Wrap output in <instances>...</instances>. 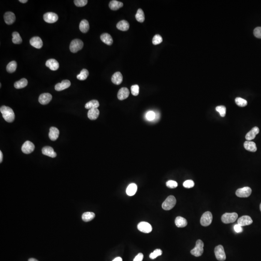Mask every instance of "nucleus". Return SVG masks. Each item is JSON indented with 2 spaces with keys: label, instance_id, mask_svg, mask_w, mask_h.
Listing matches in <instances>:
<instances>
[{
  "label": "nucleus",
  "instance_id": "1",
  "mask_svg": "<svg viewBox=\"0 0 261 261\" xmlns=\"http://www.w3.org/2000/svg\"><path fill=\"white\" fill-rule=\"evenodd\" d=\"M0 111L6 121L8 123H12L15 120V113L11 108L3 106L0 108Z\"/></svg>",
  "mask_w": 261,
  "mask_h": 261
},
{
  "label": "nucleus",
  "instance_id": "2",
  "mask_svg": "<svg viewBox=\"0 0 261 261\" xmlns=\"http://www.w3.org/2000/svg\"><path fill=\"white\" fill-rule=\"evenodd\" d=\"M204 244L201 240L199 239L196 242L195 247L190 251V253L195 257L201 256L204 252Z\"/></svg>",
  "mask_w": 261,
  "mask_h": 261
},
{
  "label": "nucleus",
  "instance_id": "3",
  "mask_svg": "<svg viewBox=\"0 0 261 261\" xmlns=\"http://www.w3.org/2000/svg\"><path fill=\"white\" fill-rule=\"evenodd\" d=\"M176 202V199L174 196H169L162 204V208L164 210H169L175 207Z\"/></svg>",
  "mask_w": 261,
  "mask_h": 261
},
{
  "label": "nucleus",
  "instance_id": "4",
  "mask_svg": "<svg viewBox=\"0 0 261 261\" xmlns=\"http://www.w3.org/2000/svg\"><path fill=\"white\" fill-rule=\"evenodd\" d=\"M238 217V214L237 213H226L222 217V222L225 224L233 223L235 222Z\"/></svg>",
  "mask_w": 261,
  "mask_h": 261
},
{
  "label": "nucleus",
  "instance_id": "5",
  "mask_svg": "<svg viewBox=\"0 0 261 261\" xmlns=\"http://www.w3.org/2000/svg\"><path fill=\"white\" fill-rule=\"evenodd\" d=\"M84 44L82 41L76 39L72 41L70 45V50L73 53H76L83 48Z\"/></svg>",
  "mask_w": 261,
  "mask_h": 261
},
{
  "label": "nucleus",
  "instance_id": "6",
  "mask_svg": "<svg viewBox=\"0 0 261 261\" xmlns=\"http://www.w3.org/2000/svg\"><path fill=\"white\" fill-rule=\"evenodd\" d=\"M212 214L210 211L205 212L200 219V223L203 226L210 225L212 222Z\"/></svg>",
  "mask_w": 261,
  "mask_h": 261
},
{
  "label": "nucleus",
  "instance_id": "7",
  "mask_svg": "<svg viewBox=\"0 0 261 261\" xmlns=\"http://www.w3.org/2000/svg\"><path fill=\"white\" fill-rule=\"evenodd\" d=\"M215 256L217 259L220 261H224L226 259V255L224 248L222 245H218L216 247L214 250Z\"/></svg>",
  "mask_w": 261,
  "mask_h": 261
},
{
  "label": "nucleus",
  "instance_id": "8",
  "mask_svg": "<svg viewBox=\"0 0 261 261\" xmlns=\"http://www.w3.org/2000/svg\"><path fill=\"white\" fill-rule=\"evenodd\" d=\"M252 190L251 188L249 187H245L242 188L238 189L236 191L235 194L237 196L241 198H246L248 197L252 193Z\"/></svg>",
  "mask_w": 261,
  "mask_h": 261
},
{
  "label": "nucleus",
  "instance_id": "9",
  "mask_svg": "<svg viewBox=\"0 0 261 261\" xmlns=\"http://www.w3.org/2000/svg\"><path fill=\"white\" fill-rule=\"evenodd\" d=\"M35 146L31 142L26 141L22 146L21 150L25 154L31 153L34 150Z\"/></svg>",
  "mask_w": 261,
  "mask_h": 261
},
{
  "label": "nucleus",
  "instance_id": "10",
  "mask_svg": "<svg viewBox=\"0 0 261 261\" xmlns=\"http://www.w3.org/2000/svg\"><path fill=\"white\" fill-rule=\"evenodd\" d=\"M44 20L47 23H53L58 20V16L53 12L46 13L44 15Z\"/></svg>",
  "mask_w": 261,
  "mask_h": 261
},
{
  "label": "nucleus",
  "instance_id": "11",
  "mask_svg": "<svg viewBox=\"0 0 261 261\" xmlns=\"http://www.w3.org/2000/svg\"><path fill=\"white\" fill-rule=\"evenodd\" d=\"M138 228L140 232L144 233H149L152 231V228L150 223L145 222H142L139 223Z\"/></svg>",
  "mask_w": 261,
  "mask_h": 261
},
{
  "label": "nucleus",
  "instance_id": "12",
  "mask_svg": "<svg viewBox=\"0 0 261 261\" xmlns=\"http://www.w3.org/2000/svg\"><path fill=\"white\" fill-rule=\"evenodd\" d=\"M52 99V96L49 93H44L40 95L39 102L42 105H47L51 102Z\"/></svg>",
  "mask_w": 261,
  "mask_h": 261
},
{
  "label": "nucleus",
  "instance_id": "13",
  "mask_svg": "<svg viewBox=\"0 0 261 261\" xmlns=\"http://www.w3.org/2000/svg\"><path fill=\"white\" fill-rule=\"evenodd\" d=\"M71 86V82L69 80H64L61 83H58L55 86V89L57 91H61L68 88Z\"/></svg>",
  "mask_w": 261,
  "mask_h": 261
},
{
  "label": "nucleus",
  "instance_id": "14",
  "mask_svg": "<svg viewBox=\"0 0 261 261\" xmlns=\"http://www.w3.org/2000/svg\"><path fill=\"white\" fill-rule=\"evenodd\" d=\"M30 44L31 46L37 49H40L42 47L43 41L39 37L35 36L31 38L30 41Z\"/></svg>",
  "mask_w": 261,
  "mask_h": 261
},
{
  "label": "nucleus",
  "instance_id": "15",
  "mask_svg": "<svg viewBox=\"0 0 261 261\" xmlns=\"http://www.w3.org/2000/svg\"><path fill=\"white\" fill-rule=\"evenodd\" d=\"M252 218L249 216H243L238 219L237 223L241 226L249 225L252 223Z\"/></svg>",
  "mask_w": 261,
  "mask_h": 261
},
{
  "label": "nucleus",
  "instance_id": "16",
  "mask_svg": "<svg viewBox=\"0 0 261 261\" xmlns=\"http://www.w3.org/2000/svg\"><path fill=\"white\" fill-rule=\"evenodd\" d=\"M129 94V90L127 88L123 87L118 91V98L120 100H123L128 98Z\"/></svg>",
  "mask_w": 261,
  "mask_h": 261
},
{
  "label": "nucleus",
  "instance_id": "17",
  "mask_svg": "<svg viewBox=\"0 0 261 261\" xmlns=\"http://www.w3.org/2000/svg\"><path fill=\"white\" fill-rule=\"evenodd\" d=\"M260 132L259 129L257 127H254L250 132L247 133L246 135V139L247 141H252L255 138L257 134H258Z\"/></svg>",
  "mask_w": 261,
  "mask_h": 261
},
{
  "label": "nucleus",
  "instance_id": "18",
  "mask_svg": "<svg viewBox=\"0 0 261 261\" xmlns=\"http://www.w3.org/2000/svg\"><path fill=\"white\" fill-rule=\"evenodd\" d=\"M43 154L50 157L51 158H55L57 156V154L55 152L53 148L49 146L44 147L42 150Z\"/></svg>",
  "mask_w": 261,
  "mask_h": 261
},
{
  "label": "nucleus",
  "instance_id": "19",
  "mask_svg": "<svg viewBox=\"0 0 261 261\" xmlns=\"http://www.w3.org/2000/svg\"><path fill=\"white\" fill-rule=\"evenodd\" d=\"M46 65L52 71H56L59 68L58 62L53 58L48 60L46 63Z\"/></svg>",
  "mask_w": 261,
  "mask_h": 261
},
{
  "label": "nucleus",
  "instance_id": "20",
  "mask_svg": "<svg viewBox=\"0 0 261 261\" xmlns=\"http://www.w3.org/2000/svg\"><path fill=\"white\" fill-rule=\"evenodd\" d=\"M4 21L7 24L11 25L14 23L16 20L15 14L11 12H7L4 15Z\"/></svg>",
  "mask_w": 261,
  "mask_h": 261
},
{
  "label": "nucleus",
  "instance_id": "21",
  "mask_svg": "<svg viewBox=\"0 0 261 261\" xmlns=\"http://www.w3.org/2000/svg\"><path fill=\"white\" fill-rule=\"evenodd\" d=\"M111 81L114 84L120 85L123 81V75L120 72H117L112 76Z\"/></svg>",
  "mask_w": 261,
  "mask_h": 261
},
{
  "label": "nucleus",
  "instance_id": "22",
  "mask_svg": "<svg viewBox=\"0 0 261 261\" xmlns=\"http://www.w3.org/2000/svg\"><path fill=\"white\" fill-rule=\"evenodd\" d=\"M60 134L59 130L58 128L52 127L50 128L49 133V138L52 141H55L57 139Z\"/></svg>",
  "mask_w": 261,
  "mask_h": 261
},
{
  "label": "nucleus",
  "instance_id": "23",
  "mask_svg": "<svg viewBox=\"0 0 261 261\" xmlns=\"http://www.w3.org/2000/svg\"><path fill=\"white\" fill-rule=\"evenodd\" d=\"M244 147L247 150L251 152H255L257 150V147L255 143L252 141L247 140L244 144Z\"/></svg>",
  "mask_w": 261,
  "mask_h": 261
},
{
  "label": "nucleus",
  "instance_id": "24",
  "mask_svg": "<svg viewBox=\"0 0 261 261\" xmlns=\"http://www.w3.org/2000/svg\"><path fill=\"white\" fill-rule=\"evenodd\" d=\"M100 38L103 42L106 44V45H111L113 42V38L110 34L108 33H104L101 35Z\"/></svg>",
  "mask_w": 261,
  "mask_h": 261
},
{
  "label": "nucleus",
  "instance_id": "25",
  "mask_svg": "<svg viewBox=\"0 0 261 261\" xmlns=\"http://www.w3.org/2000/svg\"><path fill=\"white\" fill-rule=\"evenodd\" d=\"M129 23L127 21L125 20L120 21L117 23V29L122 31H126L129 29Z\"/></svg>",
  "mask_w": 261,
  "mask_h": 261
},
{
  "label": "nucleus",
  "instance_id": "26",
  "mask_svg": "<svg viewBox=\"0 0 261 261\" xmlns=\"http://www.w3.org/2000/svg\"><path fill=\"white\" fill-rule=\"evenodd\" d=\"M100 111L98 108H93L88 110V117L91 120H95L99 116Z\"/></svg>",
  "mask_w": 261,
  "mask_h": 261
},
{
  "label": "nucleus",
  "instance_id": "27",
  "mask_svg": "<svg viewBox=\"0 0 261 261\" xmlns=\"http://www.w3.org/2000/svg\"><path fill=\"white\" fill-rule=\"evenodd\" d=\"M175 225L179 228H183V227H185L188 224V222L186 220L185 218L180 216L177 217L175 218Z\"/></svg>",
  "mask_w": 261,
  "mask_h": 261
},
{
  "label": "nucleus",
  "instance_id": "28",
  "mask_svg": "<svg viewBox=\"0 0 261 261\" xmlns=\"http://www.w3.org/2000/svg\"><path fill=\"white\" fill-rule=\"evenodd\" d=\"M123 4L121 1H117L116 0H113L110 1L109 4V7L112 10H117L120 8L123 7Z\"/></svg>",
  "mask_w": 261,
  "mask_h": 261
},
{
  "label": "nucleus",
  "instance_id": "29",
  "mask_svg": "<svg viewBox=\"0 0 261 261\" xmlns=\"http://www.w3.org/2000/svg\"><path fill=\"white\" fill-rule=\"evenodd\" d=\"M137 190H138V187L135 184H130L127 188L126 191L127 195L130 196L134 195L136 193Z\"/></svg>",
  "mask_w": 261,
  "mask_h": 261
},
{
  "label": "nucleus",
  "instance_id": "30",
  "mask_svg": "<svg viewBox=\"0 0 261 261\" xmlns=\"http://www.w3.org/2000/svg\"><path fill=\"white\" fill-rule=\"evenodd\" d=\"M90 28L89 23L86 19H83L80 22L79 24V29L80 31L83 33H87Z\"/></svg>",
  "mask_w": 261,
  "mask_h": 261
},
{
  "label": "nucleus",
  "instance_id": "31",
  "mask_svg": "<svg viewBox=\"0 0 261 261\" xmlns=\"http://www.w3.org/2000/svg\"><path fill=\"white\" fill-rule=\"evenodd\" d=\"M95 217V214L93 212H86L83 214V215L82 216V219L83 221L88 222L93 220Z\"/></svg>",
  "mask_w": 261,
  "mask_h": 261
},
{
  "label": "nucleus",
  "instance_id": "32",
  "mask_svg": "<svg viewBox=\"0 0 261 261\" xmlns=\"http://www.w3.org/2000/svg\"><path fill=\"white\" fill-rule=\"evenodd\" d=\"M28 85V80L26 78H22L18 81L15 82L14 87L17 89H21L26 87Z\"/></svg>",
  "mask_w": 261,
  "mask_h": 261
},
{
  "label": "nucleus",
  "instance_id": "33",
  "mask_svg": "<svg viewBox=\"0 0 261 261\" xmlns=\"http://www.w3.org/2000/svg\"><path fill=\"white\" fill-rule=\"evenodd\" d=\"M99 103L96 100H93L90 102H88L85 105V108L88 109L93 108H97L99 106Z\"/></svg>",
  "mask_w": 261,
  "mask_h": 261
},
{
  "label": "nucleus",
  "instance_id": "34",
  "mask_svg": "<svg viewBox=\"0 0 261 261\" xmlns=\"http://www.w3.org/2000/svg\"><path fill=\"white\" fill-rule=\"evenodd\" d=\"M17 68V63L16 61L10 62L6 66V70L8 73H12L15 72Z\"/></svg>",
  "mask_w": 261,
  "mask_h": 261
},
{
  "label": "nucleus",
  "instance_id": "35",
  "mask_svg": "<svg viewBox=\"0 0 261 261\" xmlns=\"http://www.w3.org/2000/svg\"><path fill=\"white\" fill-rule=\"evenodd\" d=\"M135 19L138 21L142 23L145 21L144 13L143 12V10L141 9H138L135 15Z\"/></svg>",
  "mask_w": 261,
  "mask_h": 261
},
{
  "label": "nucleus",
  "instance_id": "36",
  "mask_svg": "<svg viewBox=\"0 0 261 261\" xmlns=\"http://www.w3.org/2000/svg\"><path fill=\"white\" fill-rule=\"evenodd\" d=\"M12 42L15 44H20L22 42L21 37L19 33L15 31L12 34Z\"/></svg>",
  "mask_w": 261,
  "mask_h": 261
},
{
  "label": "nucleus",
  "instance_id": "37",
  "mask_svg": "<svg viewBox=\"0 0 261 261\" xmlns=\"http://www.w3.org/2000/svg\"><path fill=\"white\" fill-rule=\"evenodd\" d=\"M88 70L86 69H83L82 70L81 72L79 73V75H78L76 76V78L78 80H85L87 79V78L88 77Z\"/></svg>",
  "mask_w": 261,
  "mask_h": 261
},
{
  "label": "nucleus",
  "instance_id": "38",
  "mask_svg": "<svg viewBox=\"0 0 261 261\" xmlns=\"http://www.w3.org/2000/svg\"><path fill=\"white\" fill-rule=\"evenodd\" d=\"M235 102L238 106L240 107H245L247 104V101L240 97H237L235 98Z\"/></svg>",
  "mask_w": 261,
  "mask_h": 261
},
{
  "label": "nucleus",
  "instance_id": "39",
  "mask_svg": "<svg viewBox=\"0 0 261 261\" xmlns=\"http://www.w3.org/2000/svg\"><path fill=\"white\" fill-rule=\"evenodd\" d=\"M216 110L219 112L220 116L222 117H225L226 112V108L225 106H217L216 108Z\"/></svg>",
  "mask_w": 261,
  "mask_h": 261
},
{
  "label": "nucleus",
  "instance_id": "40",
  "mask_svg": "<svg viewBox=\"0 0 261 261\" xmlns=\"http://www.w3.org/2000/svg\"><path fill=\"white\" fill-rule=\"evenodd\" d=\"M163 42L162 37L159 34H156L152 39V44L154 45H159Z\"/></svg>",
  "mask_w": 261,
  "mask_h": 261
},
{
  "label": "nucleus",
  "instance_id": "41",
  "mask_svg": "<svg viewBox=\"0 0 261 261\" xmlns=\"http://www.w3.org/2000/svg\"><path fill=\"white\" fill-rule=\"evenodd\" d=\"M162 254V250L160 249H156L153 252L150 253V258L151 259H154L158 256L161 255Z\"/></svg>",
  "mask_w": 261,
  "mask_h": 261
},
{
  "label": "nucleus",
  "instance_id": "42",
  "mask_svg": "<svg viewBox=\"0 0 261 261\" xmlns=\"http://www.w3.org/2000/svg\"><path fill=\"white\" fill-rule=\"evenodd\" d=\"M74 3L78 7H83L86 6L88 1L87 0H75Z\"/></svg>",
  "mask_w": 261,
  "mask_h": 261
},
{
  "label": "nucleus",
  "instance_id": "43",
  "mask_svg": "<svg viewBox=\"0 0 261 261\" xmlns=\"http://www.w3.org/2000/svg\"><path fill=\"white\" fill-rule=\"evenodd\" d=\"M131 93L133 96H138L139 93V87L138 85H133L130 88Z\"/></svg>",
  "mask_w": 261,
  "mask_h": 261
},
{
  "label": "nucleus",
  "instance_id": "44",
  "mask_svg": "<svg viewBox=\"0 0 261 261\" xmlns=\"http://www.w3.org/2000/svg\"><path fill=\"white\" fill-rule=\"evenodd\" d=\"M166 186L170 189H174L177 188L178 184L176 181L174 180H168L166 183Z\"/></svg>",
  "mask_w": 261,
  "mask_h": 261
},
{
  "label": "nucleus",
  "instance_id": "45",
  "mask_svg": "<svg viewBox=\"0 0 261 261\" xmlns=\"http://www.w3.org/2000/svg\"><path fill=\"white\" fill-rule=\"evenodd\" d=\"M183 185L185 188L189 189V188H193L194 187L195 183L192 180H187L184 181L183 184Z\"/></svg>",
  "mask_w": 261,
  "mask_h": 261
},
{
  "label": "nucleus",
  "instance_id": "46",
  "mask_svg": "<svg viewBox=\"0 0 261 261\" xmlns=\"http://www.w3.org/2000/svg\"><path fill=\"white\" fill-rule=\"evenodd\" d=\"M155 118H156V114L154 112L150 111H148L146 114V118L148 121H152L155 119Z\"/></svg>",
  "mask_w": 261,
  "mask_h": 261
},
{
  "label": "nucleus",
  "instance_id": "47",
  "mask_svg": "<svg viewBox=\"0 0 261 261\" xmlns=\"http://www.w3.org/2000/svg\"><path fill=\"white\" fill-rule=\"evenodd\" d=\"M253 34L256 37L261 39V27H258L254 29Z\"/></svg>",
  "mask_w": 261,
  "mask_h": 261
},
{
  "label": "nucleus",
  "instance_id": "48",
  "mask_svg": "<svg viewBox=\"0 0 261 261\" xmlns=\"http://www.w3.org/2000/svg\"><path fill=\"white\" fill-rule=\"evenodd\" d=\"M234 230H235L236 232H237V233L242 232L243 230V228H242V226L238 225V224L234 226Z\"/></svg>",
  "mask_w": 261,
  "mask_h": 261
},
{
  "label": "nucleus",
  "instance_id": "49",
  "mask_svg": "<svg viewBox=\"0 0 261 261\" xmlns=\"http://www.w3.org/2000/svg\"><path fill=\"white\" fill-rule=\"evenodd\" d=\"M144 255L142 253H139L135 256L133 261H143Z\"/></svg>",
  "mask_w": 261,
  "mask_h": 261
},
{
  "label": "nucleus",
  "instance_id": "50",
  "mask_svg": "<svg viewBox=\"0 0 261 261\" xmlns=\"http://www.w3.org/2000/svg\"><path fill=\"white\" fill-rule=\"evenodd\" d=\"M112 261H123V259L121 257H118L115 258Z\"/></svg>",
  "mask_w": 261,
  "mask_h": 261
},
{
  "label": "nucleus",
  "instance_id": "51",
  "mask_svg": "<svg viewBox=\"0 0 261 261\" xmlns=\"http://www.w3.org/2000/svg\"><path fill=\"white\" fill-rule=\"evenodd\" d=\"M3 153L1 151H0V163H1V162L3 161Z\"/></svg>",
  "mask_w": 261,
  "mask_h": 261
},
{
  "label": "nucleus",
  "instance_id": "52",
  "mask_svg": "<svg viewBox=\"0 0 261 261\" xmlns=\"http://www.w3.org/2000/svg\"><path fill=\"white\" fill-rule=\"evenodd\" d=\"M19 1H20L21 3L25 4V3H26L27 2H28V1L27 0H19Z\"/></svg>",
  "mask_w": 261,
  "mask_h": 261
},
{
  "label": "nucleus",
  "instance_id": "53",
  "mask_svg": "<svg viewBox=\"0 0 261 261\" xmlns=\"http://www.w3.org/2000/svg\"><path fill=\"white\" fill-rule=\"evenodd\" d=\"M28 261H38V260H37L36 259L34 258H30L29 259Z\"/></svg>",
  "mask_w": 261,
  "mask_h": 261
},
{
  "label": "nucleus",
  "instance_id": "54",
  "mask_svg": "<svg viewBox=\"0 0 261 261\" xmlns=\"http://www.w3.org/2000/svg\"><path fill=\"white\" fill-rule=\"evenodd\" d=\"M260 210H261V204H260Z\"/></svg>",
  "mask_w": 261,
  "mask_h": 261
}]
</instances>
